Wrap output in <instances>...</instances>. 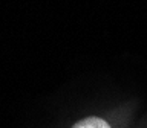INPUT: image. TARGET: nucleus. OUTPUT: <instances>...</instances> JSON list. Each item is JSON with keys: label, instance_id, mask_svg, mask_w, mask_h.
<instances>
[{"label": "nucleus", "instance_id": "f257e3e1", "mask_svg": "<svg viewBox=\"0 0 147 128\" xmlns=\"http://www.w3.org/2000/svg\"><path fill=\"white\" fill-rule=\"evenodd\" d=\"M72 128H112V127L104 119L96 117V116H89V117H84L81 121H78Z\"/></svg>", "mask_w": 147, "mask_h": 128}]
</instances>
